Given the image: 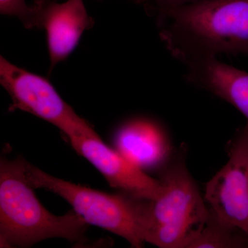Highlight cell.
Masks as SVG:
<instances>
[{
	"mask_svg": "<svg viewBox=\"0 0 248 248\" xmlns=\"http://www.w3.org/2000/svg\"><path fill=\"white\" fill-rule=\"evenodd\" d=\"M156 14L165 46L186 65L219 54L248 55V0H200Z\"/></svg>",
	"mask_w": 248,
	"mask_h": 248,
	"instance_id": "1",
	"label": "cell"
},
{
	"mask_svg": "<svg viewBox=\"0 0 248 248\" xmlns=\"http://www.w3.org/2000/svg\"><path fill=\"white\" fill-rule=\"evenodd\" d=\"M26 174L22 158L0 161L1 247L27 248L52 238L82 242L88 224L74 210L55 216L42 205Z\"/></svg>",
	"mask_w": 248,
	"mask_h": 248,
	"instance_id": "2",
	"label": "cell"
},
{
	"mask_svg": "<svg viewBox=\"0 0 248 248\" xmlns=\"http://www.w3.org/2000/svg\"><path fill=\"white\" fill-rule=\"evenodd\" d=\"M160 188L148 201L145 242L162 248H187L209 217L195 181L182 159L173 161L159 179Z\"/></svg>",
	"mask_w": 248,
	"mask_h": 248,
	"instance_id": "3",
	"label": "cell"
},
{
	"mask_svg": "<svg viewBox=\"0 0 248 248\" xmlns=\"http://www.w3.org/2000/svg\"><path fill=\"white\" fill-rule=\"evenodd\" d=\"M26 174L34 188L56 194L73 206L88 224L102 228L127 240L133 248L145 242L148 201L111 195L62 180L26 161Z\"/></svg>",
	"mask_w": 248,
	"mask_h": 248,
	"instance_id": "4",
	"label": "cell"
},
{
	"mask_svg": "<svg viewBox=\"0 0 248 248\" xmlns=\"http://www.w3.org/2000/svg\"><path fill=\"white\" fill-rule=\"evenodd\" d=\"M0 83L9 93V110H20L46 121L68 137L99 138L94 129L62 99L43 77L0 58Z\"/></svg>",
	"mask_w": 248,
	"mask_h": 248,
	"instance_id": "5",
	"label": "cell"
},
{
	"mask_svg": "<svg viewBox=\"0 0 248 248\" xmlns=\"http://www.w3.org/2000/svg\"><path fill=\"white\" fill-rule=\"evenodd\" d=\"M227 164L205 187L214 216L248 240V123L230 142Z\"/></svg>",
	"mask_w": 248,
	"mask_h": 248,
	"instance_id": "6",
	"label": "cell"
},
{
	"mask_svg": "<svg viewBox=\"0 0 248 248\" xmlns=\"http://www.w3.org/2000/svg\"><path fill=\"white\" fill-rule=\"evenodd\" d=\"M69 140L75 151L102 173L112 187L141 200H152L157 195L159 180L147 175L100 138L75 137Z\"/></svg>",
	"mask_w": 248,
	"mask_h": 248,
	"instance_id": "7",
	"label": "cell"
},
{
	"mask_svg": "<svg viewBox=\"0 0 248 248\" xmlns=\"http://www.w3.org/2000/svg\"><path fill=\"white\" fill-rule=\"evenodd\" d=\"M37 10V29H45L50 60V69L69 56L85 31L91 29L92 18L83 0L34 2Z\"/></svg>",
	"mask_w": 248,
	"mask_h": 248,
	"instance_id": "8",
	"label": "cell"
},
{
	"mask_svg": "<svg viewBox=\"0 0 248 248\" xmlns=\"http://www.w3.org/2000/svg\"><path fill=\"white\" fill-rule=\"evenodd\" d=\"M186 79L232 104L247 118L248 73L218 61L204 59L187 65Z\"/></svg>",
	"mask_w": 248,
	"mask_h": 248,
	"instance_id": "9",
	"label": "cell"
},
{
	"mask_svg": "<svg viewBox=\"0 0 248 248\" xmlns=\"http://www.w3.org/2000/svg\"><path fill=\"white\" fill-rule=\"evenodd\" d=\"M117 151L143 170L162 164L169 154V143L157 124L134 120L124 124L115 137Z\"/></svg>",
	"mask_w": 248,
	"mask_h": 248,
	"instance_id": "10",
	"label": "cell"
},
{
	"mask_svg": "<svg viewBox=\"0 0 248 248\" xmlns=\"http://www.w3.org/2000/svg\"><path fill=\"white\" fill-rule=\"evenodd\" d=\"M189 248H248V240L237 230L217 219L209 210L206 224Z\"/></svg>",
	"mask_w": 248,
	"mask_h": 248,
	"instance_id": "11",
	"label": "cell"
},
{
	"mask_svg": "<svg viewBox=\"0 0 248 248\" xmlns=\"http://www.w3.org/2000/svg\"><path fill=\"white\" fill-rule=\"evenodd\" d=\"M0 13L17 17L28 29H37V10L29 6L25 0H0Z\"/></svg>",
	"mask_w": 248,
	"mask_h": 248,
	"instance_id": "12",
	"label": "cell"
},
{
	"mask_svg": "<svg viewBox=\"0 0 248 248\" xmlns=\"http://www.w3.org/2000/svg\"><path fill=\"white\" fill-rule=\"evenodd\" d=\"M198 1L200 0H148V2L152 3L153 4L152 9L156 12L160 10L177 7V6L191 4Z\"/></svg>",
	"mask_w": 248,
	"mask_h": 248,
	"instance_id": "13",
	"label": "cell"
},
{
	"mask_svg": "<svg viewBox=\"0 0 248 248\" xmlns=\"http://www.w3.org/2000/svg\"><path fill=\"white\" fill-rule=\"evenodd\" d=\"M56 1V0H34V2H42V1ZM130 1H133V2L137 3V4H143V3L148 2V0H130Z\"/></svg>",
	"mask_w": 248,
	"mask_h": 248,
	"instance_id": "14",
	"label": "cell"
}]
</instances>
